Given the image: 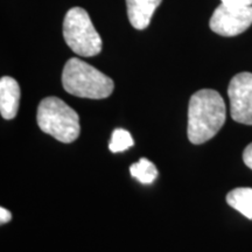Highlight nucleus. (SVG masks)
Here are the masks:
<instances>
[{"mask_svg":"<svg viewBox=\"0 0 252 252\" xmlns=\"http://www.w3.org/2000/svg\"><path fill=\"white\" fill-rule=\"evenodd\" d=\"M11 220L12 214L7 209H5V208H0V223L5 224V223H8Z\"/></svg>","mask_w":252,"mask_h":252,"instance_id":"nucleus-14","label":"nucleus"},{"mask_svg":"<svg viewBox=\"0 0 252 252\" xmlns=\"http://www.w3.org/2000/svg\"><path fill=\"white\" fill-rule=\"evenodd\" d=\"M130 173L134 179L144 185L152 184L158 176L156 165L145 158H141L139 161L130 166Z\"/></svg>","mask_w":252,"mask_h":252,"instance_id":"nucleus-10","label":"nucleus"},{"mask_svg":"<svg viewBox=\"0 0 252 252\" xmlns=\"http://www.w3.org/2000/svg\"><path fill=\"white\" fill-rule=\"evenodd\" d=\"M243 161L249 168L252 169V143L245 147L243 152Z\"/></svg>","mask_w":252,"mask_h":252,"instance_id":"nucleus-13","label":"nucleus"},{"mask_svg":"<svg viewBox=\"0 0 252 252\" xmlns=\"http://www.w3.org/2000/svg\"><path fill=\"white\" fill-rule=\"evenodd\" d=\"M134 145L133 138L131 137L130 132L123 130V128H117L113 131L111 140H110L109 149L112 153L124 152Z\"/></svg>","mask_w":252,"mask_h":252,"instance_id":"nucleus-11","label":"nucleus"},{"mask_svg":"<svg viewBox=\"0 0 252 252\" xmlns=\"http://www.w3.org/2000/svg\"><path fill=\"white\" fill-rule=\"evenodd\" d=\"M63 37L75 54L93 58L102 50V39L86 9L72 7L63 20Z\"/></svg>","mask_w":252,"mask_h":252,"instance_id":"nucleus-4","label":"nucleus"},{"mask_svg":"<svg viewBox=\"0 0 252 252\" xmlns=\"http://www.w3.org/2000/svg\"><path fill=\"white\" fill-rule=\"evenodd\" d=\"M162 0H126L128 20L135 30L149 27L154 12Z\"/></svg>","mask_w":252,"mask_h":252,"instance_id":"nucleus-8","label":"nucleus"},{"mask_svg":"<svg viewBox=\"0 0 252 252\" xmlns=\"http://www.w3.org/2000/svg\"><path fill=\"white\" fill-rule=\"evenodd\" d=\"M20 103V87L14 78L4 76L0 80V112L2 118L13 119Z\"/></svg>","mask_w":252,"mask_h":252,"instance_id":"nucleus-7","label":"nucleus"},{"mask_svg":"<svg viewBox=\"0 0 252 252\" xmlns=\"http://www.w3.org/2000/svg\"><path fill=\"white\" fill-rule=\"evenodd\" d=\"M226 202L249 220H252V188L239 187L226 195Z\"/></svg>","mask_w":252,"mask_h":252,"instance_id":"nucleus-9","label":"nucleus"},{"mask_svg":"<svg viewBox=\"0 0 252 252\" xmlns=\"http://www.w3.org/2000/svg\"><path fill=\"white\" fill-rule=\"evenodd\" d=\"M62 84L68 94L89 99L106 98L115 88L111 78L77 58H72L65 63Z\"/></svg>","mask_w":252,"mask_h":252,"instance_id":"nucleus-2","label":"nucleus"},{"mask_svg":"<svg viewBox=\"0 0 252 252\" xmlns=\"http://www.w3.org/2000/svg\"><path fill=\"white\" fill-rule=\"evenodd\" d=\"M222 4L234 7H248L252 5V0H222Z\"/></svg>","mask_w":252,"mask_h":252,"instance_id":"nucleus-12","label":"nucleus"},{"mask_svg":"<svg viewBox=\"0 0 252 252\" xmlns=\"http://www.w3.org/2000/svg\"><path fill=\"white\" fill-rule=\"evenodd\" d=\"M252 25V6L234 7L220 4L210 18L209 26L222 36H236Z\"/></svg>","mask_w":252,"mask_h":252,"instance_id":"nucleus-5","label":"nucleus"},{"mask_svg":"<svg viewBox=\"0 0 252 252\" xmlns=\"http://www.w3.org/2000/svg\"><path fill=\"white\" fill-rule=\"evenodd\" d=\"M230 115L235 122L252 125V74L235 75L228 88Z\"/></svg>","mask_w":252,"mask_h":252,"instance_id":"nucleus-6","label":"nucleus"},{"mask_svg":"<svg viewBox=\"0 0 252 252\" xmlns=\"http://www.w3.org/2000/svg\"><path fill=\"white\" fill-rule=\"evenodd\" d=\"M226 108L215 90L202 89L190 97L188 106V139L191 144L207 143L225 123Z\"/></svg>","mask_w":252,"mask_h":252,"instance_id":"nucleus-1","label":"nucleus"},{"mask_svg":"<svg viewBox=\"0 0 252 252\" xmlns=\"http://www.w3.org/2000/svg\"><path fill=\"white\" fill-rule=\"evenodd\" d=\"M36 122L41 131L64 144L76 140L81 132L77 112L58 97L50 96L41 100Z\"/></svg>","mask_w":252,"mask_h":252,"instance_id":"nucleus-3","label":"nucleus"}]
</instances>
